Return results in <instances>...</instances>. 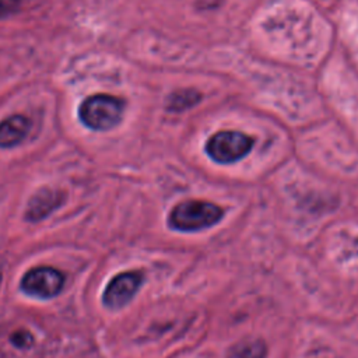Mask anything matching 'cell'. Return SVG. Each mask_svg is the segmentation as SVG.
<instances>
[{
    "label": "cell",
    "mask_w": 358,
    "mask_h": 358,
    "mask_svg": "<svg viewBox=\"0 0 358 358\" xmlns=\"http://www.w3.org/2000/svg\"><path fill=\"white\" fill-rule=\"evenodd\" d=\"M0 285H1V273H0Z\"/></svg>",
    "instance_id": "cell-12"
},
{
    "label": "cell",
    "mask_w": 358,
    "mask_h": 358,
    "mask_svg": "<svg viewBox=\"0 0 358 358\" xmlns=\"http://www.w3.org/2000/svg\"><path fill=\"white\" fill-rule=\"evenodd\" d=\"M144 281V274L138 270L123 271L112 277L102 292V305L109 310L124 308L137 294Z\"/></svg>",
    "instance_id": "cell-5"
},
{
    "label": "cell",
    "mask_w": 358,
    "mask_h": 358,
    "mask_svg": "<svg viewBox=\"0 0 358 358\" xmlns=\"http://www.w3.org/2000/svg\"><path fill=\"white\" fill-rule=\"evenodd\" d=\"M10 343L20 350H28L34 344V336L28 330H17L10 336Z\"/></svg>",
    "instance_id": "cell-10"
},
{
    "label": "cell",
    "mask_w": 358,
    "mask_h": 358,
    "mask_svg": "<svg viewBox=\"0 0 358 358\" xmlns=\"http://www.w3.org/2000/svg\"><path fill=\"white\" fill-rule=\"evenodd\" d=\"M64 274L53 267H34L28 270L21 281V291L35 299H52L64 287Z\"/></svg>",
    "instance_id": "cell-4"
},
{
    "label": "cell",
    "mask_w": 358,
    "mask_h": 358,
    "mask_svg": "<svg viewBox=\"0 0 358 358\" xmlns=\"http://www.w3.org/2000/svg\"><path fill=\"white\" fill-rule=\"evenodd\" d=\"M200 101V94L194 90H179L171 94L168 98V109L173 112H182L194 106Z\"/></svg>",
    "instance_id": "cell-9"
},
{
    "label": "cell",
    "mask_w": 358,
    "mask_h": 358,
    "mask_svg": "<svg viewBox=\"0 0 358 358\" xmlns=\"http://www.w3.org/2000/svg\"><path fill=\"white\" fill-rule=\"evenodd\" d=\"M267 347L262 338L246 337L229 347L225 358H266Z\"/></svg>",
    "instance_id": "cell-8"
},
{
    "label": "cell",
    "mask_w": 358,
    "mask_h": 358,
    "mask_svg": "<svg viewBox=\"0 0 358 358\" xmlns=\"http://www.w3.org/2000/svg\"><path fill=\"white\" fill-rule=\"evenodd\" d=\"M123 112V99L108 94H95L83 101L78 117L85 127L94 131H106L120 123Z\"/></svg>",
    "instance_id": "cell-2"
},
{
    "label": "cell",
    "mask_w": 358,
    "mask_h": 358,
    "mask_svg": "<svg viewBox=\"0 0 358 358\" xmlns=\"http://www.w3.org/2000/svg\"><path fill=\"white\" fill-rule=\"evenodd\" d=\"M222 215V208L214 203L186 200L171 210L168 225L179 232H196L215 225Z\"/></svg>",
    "instance_id": "cell-1"
},
{
    "label": "cell",
    "mask_w": 358,
    "mask_h": 358,
    "mask_svg": "<svg viewBox=\"0 0 358 358\" xmlns=\"http://www.w3.org/2000/svg\"><path fill=\"white\" fill-rule=\"evenodd\" d=\"M253 138L235 130H222L213 134L206 143L207 155L218 164H232L242 159L253 147Z\"/></svg>",
    "instance_id": "cell-3"
},
{
    "label": "cell",
    "mask_w": 358,
    "mask_h": 358,
    "mask_svg": "<svg viewBox=\"0 0 358 358\" xmlns=\"http://www.w3.org/2000/svg\"><path fill=\"white\" fill-rule=\"evenodd\" d=\"M20 10V0H0V20L7 18Z\"/></svg>",
    "instance_id": "cell-11"
},
{
    "label": "cell",
    "mask_w": 358,
    "mask_h": 358,
    "mask_svg": "<svg viewBox=\"0 0 358 358\" xmlns=\"http://www.w3.org/2000/svg\"><path fill=\"white\" fill-rule=\"evenodd\" d=\"M31 120L21 115H14L0 122V148L18 145L29 133Z\"/></svg>",
    "instance_id": "cell-7"
},
{
    "label": "cell",
    "mask_w": 358,
    "mask_h": 358,
    "mask_svg": "<svg viewBox=\"0 0 358 358\" xmlns=\"http://www.w3.org/2000/svg\"><path fill=\"white\" fill-rule=\"evenodd\" d=\"M66 194L55 187H41L28 200L24 218L28 222H39L49 217L64 203Z\"/></svg>",
    "instance_id": "cell-6"
}]
</instances>
